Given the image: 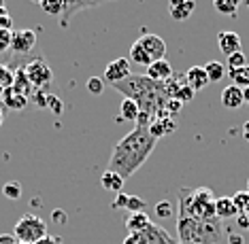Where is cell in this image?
Returning a JSON list of instances; mask_svg holds the SVG:
<instances>
[{
    "label": "cell",
    "mask_w": 249,
    "mask_h": 244,
    "mask_svg": "<svg viewBox=\"0 0 249 244\" xmlns=\"http://www.w3.org/2000/svg\"><path fill=\"white\" fill-rule=\"evenodd\" d=\"M158 140L149 134V128L137 126L130 134L113 146L111 160H109V170L117 172L120 177L126 180L132 177L143 163L149 160V155L154 153Z\"/></svg>",
    "instance_id": "obj_1"
},
{
    "label": "cell",
    "mask_w": 249,
    "mask_h": 244,
    "mask_svg": "<svg viewBox=\"0 0 249 244\" xmlns=\"http://www.w3.org/2000/svg\"><path fill=\"white\" fill-rule=\"evenodd\" d=\"M115 92L124 94V98H130L139 104V109L143 115H147L151 123L160 117H168L164 106L168 102L166 85L151 81L147 75H130L126 81L113 85Z\"/></svg>",
    "instance_id": "obj_2"
},
{
    "label": "cell",
    "mask_w": 249,
    "mask_h": 244,
    "mask_svg": "<svg viewBox=\"0 0 249 244\" xmlns=\"http://www.w3.org/2000/svg\"><path fill=\"white\" fill-rule=\"evenodd\" d=\"M215 194L209 187H183L179 191V214L198 221H215Z\"/></svg>",
    "instance_id": "obj_3"
},
{
    "label": "cell",
    "mask_w": 249,
    "mask_h": 244,
    "mask_svg": "<svg viewBox=\"0 0 249 244\" xmlns=\"http://www.w3.org/2000/svg\"><path fill=\"white\" fill-rule=\"evenodd\" d=\"M179 244H219L224 238V223L215 221H198L188 217H177Z\"/></svg>",
    "instance_id": "obj_4"
},
{
    "label": "cell",
    "mask_w": 249,
    "mask_h": 244,
    "mask_svg": "<svg viewBox=\"0 0 249 244\" xmlns=\"http://www.w3.org/2000/svg\"><path fill=\"white\" fill-rule=\"evenodd\" d=\"M13 236L18 238L19 244H36L38 240H43L47 234V223L38 217V214L26 212L18 223H15Z\"/></svg>",
    "instance_id": "obj_5"
},
{
    "label": "cell",
    "mask_w": 249,
    "mask_h": 244,
    "mask_svg": "<svg viewBox=\"0 0 249 244\" xmlns=\"http://www.w3.org/2000/svg\"><path fill=\"white\" fill-rule=\"evenodd\" d=\"M24 70H26L28 81L32 83V87H35V89H43L45 85L52 83L53 72H52V68H49V64H47V62H45L43 58L32 60L30 64L24 68Z\"/></svg>",
    "instance_id": "obj_6"
},
{
    "label": "cell",
    "mask_w": 249,
    "mask_h": 244,
    "mask_svg": "<svg viewBox=\"0 0 249 244\" xmlns=\"http://www.w3.org/2000/svg\"><path fill=\"white\" fill-rule=\"evenodd\" d=\"M130 75H132V72H130V60L128 58H117V60L109 62L105 68V81L111 83V85L126 81Z\"/></svg>",
    "instance_id": "obj_7"
},
{
    "label": "cell",
    "mask_w": 249,
    "mask_h": 244,
    "mask_svg": "<svg viewBox=\"0 0 249 244\" xmlns=\"http://www.w3.org/2000/svg\"><path fill=\"white\" fill-rule=\"evenodd\" d=\"M139 43H141V47L147 51L151 62L166 58V43H164L158 34H143V36L139 38Z\"/></svg>",
    "instance_id": "obj_8"
},
{
    "label": "cell",
    "mask_w": 249,
    "mask_h": 244,
    "mask_svg": "<svg viewBox=\"0 0 249 244\" xmlns=\"http://www.w3.org/2000/svg\"><path fill=\"white\" fill-rule=\"evenodd\" d=\"M35 43H36V32L35 30H15L13 32V41H11V51H15L18 55H24V53H30L35 49Z\"/></svg>",
    "instance_id": "obj_9"
},
{
    "label": "cell",
    "mask_w": 249,
    "mask_h": 244,
    "mask_svg": "<svg viewBox=\"0 0 249 244\" xmlns=\"http://www.w3.org/2000/svg\"><path fill=\"white\" fill-rule=\"evenodd\" d=\"M139 236V242L137 244H177L173 240L171 236L164 231L160 225H156V223H151L147 229H143Z\"/></svg>",
    "instance_id": "obj_10"
},
{
    "label": "cell",
    "mask_w": 249,
    "mask_h": 244,
    "mask_svg": "<svg viewBox=\"0 0 249 244\" xmlns=\"http://www.w3.org/2000/svg\"><path fill=\"white\" fill-rule=\"evenodd\" d=\"M241 36L236 32H232V30H224V32H219L217 34V47L219 51L226 55V58H230L232 53H239L241 51Z\"/></svg>",
    "instance_id": "obj_11"
},
{
    "label": "cell",
    "mask_w": 249,
    "mask_h": 244,
    "mask_svg": "<svg viewBox=\"0 0 249 244\" xmlns=\"http://www.w3.org/2000/svg\"><path fill=\"white\" fill-rule=\"evenodd\" d=\"M100 2H107V0H64V11H62V17H60L62 28H69L71 17L75 15L77 11H83V9L94 7V4H100Z\"/></svg>",
    "instance_id": "obj_12"
},
{
    "label": "cell",
    "mask_w": 249,
    "mask_h": 244,
    "mask_svg": "<svg viewBox=\"0 0 249 244\" xmlns=\"http://www.w3.org/2000/svg\"><path fill=\"white\" fill-rule=\"evenodd\" d=\"M196 9V0H168V13L175 21L190 19Z\"/></svg>",
    "instance_id": "obj_13"
},
{
    "label": "cell",
    "mask_w": 249,
    "mask_h": 244,
    "mask_svg": "<svg viewBox=\"0 0 249 244\" xmlns=\"http://www.w3.org/2000/svg\"><path fill=\"white\" fill-rule=\"evenodd\" d=\"M219 100H222V106L228 111H239L243 104H245V100H243V89L236 87V85H228V87L222 89V96H219Z\"/></svg>",
    "instance_id": "obj_14"
},
{
    "label": "cell",
    "mask_w": 249,
    "mask_h": 244,
    "mask_svg": "<svg viewBox=\"0 0 249 244\" xmlns=\"http://www.w3.org/2000/svg\"><path fill=\"white\" fill-rule=\"evenodd\" d=\"M147 77H149L151 81L166 83L168 79L173 77V66H171V62H168L166 58H164V60H156V62H151V64L147 66Z\"/></svg>",
    "instance_id": "obj_15"
},
{
    "label": "cell",
    "mask_w": 249,
    "mask_h": 244,
    "mask_svg": "<svg viewBox=\"0 0 249 244\" xmlns=\"http://www.w3.org/2000/svg\"><path fill=\"white\" fill-rule=\"evenodd\" d=\"M183 79L194 92H200V89H205L209 85V77L205 72V66H192L190 70L183 75Z\"/></svg>",
    "instance_id": "obj_16"
},
{
    "label": "cell",
    "mask_w": 249,
    "mask_h": 244,
    "mask_svg": "<svg viewBox=\"0 0 249 244\" xmlns=\"http://www.w3.org/2000/svg\"><path fill=\"white\" fill-rule=\"evenodd\" d=\"M151 225V219L147 212H132L126 217V231L128 234H141Z\"/></svg>",
    "instance_id": "obj_17"
},
{
    "label": "cell",
    "mask_w": 249,
    "mask_h": 244,
    "mask_svg": "<svg viewBox=\"0 0 249 244\" xmlns=\"http://www.w3.org/2000/svg\"><path fill=\"white\" fill-rule=\"evenodd\" d=\"M124 183H126V180H124L117 172H113V170H107V172H103V177H100V185H103V189L109 191V194H113V195L122 194Z\"/></svg>",
    "instance_id": "obj_18"
},
{
    "label": "cell",
    "mask_w": 249,
    "mask_h": 244,
    "mask_svg": "<svg viewBox=\"0 0 249 244\" xmlns=\"http://www.w3.org/2000/svg\"><path fill=\"white\" fill-rule=\"evenodd\" d=\"M175 130H177V126H175V121L171 117H160V119H156V121L149 126V134L154 136L156 140H160L162 136L173 134Z\"/></svg>",
    "instance_id": "obj_19"
},
{
    "label": "cell",
    "mask_w": 249,
    "mask_h": 244,
    "mask_svg": "<svg viewBox=\"0 0 249 244\" xmlns=\"http://www.w3.org/2000/svg\"><path fill=\"white\" fill-rule=\"evenodd\" d=\"M215 214H217L219 221H224V219L239 217V211H236L232 197H217V200H215Z\"/></svg>",
    "instance_id": "obj_20"
},
{
    "label": "cell",
    "mask_w": 249,
    "mask_h": 244,
    "mask_svg": "<svg viewBox=\"0 0 249 244\" xmlns=\"http://www.w3.org/2000/svg\"><path fill=\"white\" fill-rule=\"evenodd\" d=\"M2 100H4V106L11 111H21L24 106L28 104V98L26 96H21L19 92H15L13 87H9V89H4L2 92Z\"/></svg>",
    "instance_id": "obj_21"
},
{
    "label": "cell",
    "mask_w": 249,
    "mask_h": 244,
    "mask_svg": "<svg viewBox=\"0 0 249 244\" xmlns=\"http://www.w3.org/2000/svg\"><path fill=\"white\" fill-rule=\"evenodd\" d=\"M139 104L134 100H130V98H124L122 100V104H120V119H126V121H134L137 123V119H139Z\"/></svg>",
    "instance_id": "obj_22"
},
{
    "label": "cell",
    "mask_w": 249,
    "mask_h": 244,
    "mask_svg": "<svg viewBox=\"0 0 249 244\" xmlns=\"http://www.w3.org/2000/svg\"><path fill=\"white\" fill-rule=\"evenodd\" d=\"M228 77L232 79V85H236V87L241 89L249 87V64L234 68V70H228Z\"/></svg>",
    "instance_id": "obj_23"
},
{
    "label": "cell",
    "mask_w": 249,
    "mask_h": 244,
    "mask_svg": "<svg viewBox=\"0 0 249 244\" xmlns=\"http://www.w3.org/2000/svg\"><path fill=\"white\" fill-rule=\"evenodd\" d=\"M205 72L209 77V83H219L226 77V66L222 64V62H217V60H211L205 66Z\"/></svg>",
    "instance_id": "obj_24"
},
{
    "label": "cell",
    "mask_w": 249,
    "mask_h": 244,
    "mask_svg": "<svg viewBox=\"0 0 249 244\" xmlns=\"http://www.w3.org/2000/svg\"><path fill=\"white\" fill-rule=\"evenodd\" d=\"M243 0H213V9L217 11V13L222 15H236V11H239V4Z\"/></svg>",
    "instance_id": "obj_25"
},
{
    "label": "cell",
    "mask_w": 249,
    "mask_h": 244,
    "mask_svg": "<svg viewBox=\"0 0 249 244\" xmlns=\"http://www.w3.org/2000/svg\"><path fill=\"white\" fill-rule=\"evenodd\" d=\"M130 60L134 62V64H139V66H149L151 64V58L147 55V51L141 47V43L137 41L130 47Z\"/></svg>",
    "instance_id": "obj_26"
},
{
    "label": "cell",
    "mask_w": 249,
    "mask_h": 244,
    "mask_svg": "<svg viewBox=\"0 0 249 244\" xmlns=\"http://www.w3.org/2000/svg\"><path fill=\"white\" fill-rule=\"evenodd\" d=\"M232 202H234L239 214H249V191H236L232 195Z\"/></svg>",
    "instance_id": "obj_27"
},
{
    "label": "cell",
    "mask_w": 249,
    "mask_h": 244,
    "mask_svg": "<svg viewBox=\"0 0 249 244\" xmlns=\"http://www.w3.org/2000/svg\"><path fill=\"white\" fill-rule=\"evenodd\" d=\"M145 208H147V204H145L143 197H139V195H128L124 212H128V214H132V212H145Z\"/></svg>",
    "instance_id": "obj_28"
},
{
    "label": "cell",
    "mask_w": 249,
    "mask_h": 244,
    "mask_svg": "<svg viewBox=\"0 0 249 244\" xmlns=\"http://www.w3.org/2000/svg\"><path fill=\"white\" fill-rule=\"evenodd\" d=\"M13 83H15V72L4 64H0V87L9 89V87H13Z\"/></svg>",
    "instance_id": "obj_29"
},
{
    "label": "cell",
    "mask_w": 249,
    "mask_h": 244,
    "mask_svg": "<svg viewBox=\"0 0 249 244\" xmlns=\"http://www.w3.org/2000/svg\"><path fill=\"white\" fill-rule=\"evenodd\" d=\"M41 7H43V11H47V13H52V15H62V11H64V0H41Z\"/></svg>",
    "instance_id": "obj_30"
},
{
    "label": "cell",
    "mask_w": 249,
    "mask_h": 244,
    "mask_svg": "<svg viewBox=\"0 0 249 244\" xmlns=\"http://www.w3.org/2000/svg\"><path fill=\"white\" fill-rule=\"evenodd\" d=\"M2 191H4V195L9 197V200H19L21 197V185L19 183H4V187H2Z\"/></svg>",
    "instance_id": "obj_31"
},
{
    "label": "cell",
    "mask_w": 249,
    "mask_h": 244,
    "mask_svg": "<svg viewBox=\"0 0 249 244\" xmlns=\"http://www.w3.org/2000/svg\"><path fill=\"white\" fill-rule=\"evenodd\" d=\"M194 94H196V92L190 87L188 83H185V79H183V83H181V87H179V92H177V96H175V98H177L181 104H183V102H190L192 98H194Z\"/></svg>",
    "instance_id": "obj_32"
},
{
    "label": "cell",
    "mask_w": 249,
    "mask_h": 244,
    "mask_svg": "<svg viewBox=\"0 0 249 244\" xmlns=\"http://www.w3.org/2000/svg\"><path fill=\"white\" fill-rule=\"evenodd\" d=\"M86 87H88V92L92 94V96H100V94L105 92V81H103L100 77H92V79L88 81Z\"/></svg>",
    "instance_id": "obj_33"
},
{
    "label": "cell",
    "mask_w": 249,
    "mask_h": 244,
    "mask_svg": "<svg viewBox=\"0 0 249 244\" xmlns=\"http://www.w3.org/2000/svg\"><path fill=\"white\" fill-rule=\"evenodd\" d=\"M11 41H13V30H4L0 28V53L11 49Z\"/></svg>",
    "instance_id": "obj_34"
},
{
    "label": "cell",
    "mask_w": 249,
    "mask_h": 244,
    "mask_svg": "<svg viewBox=\"0 0 249 244\" xmlns=\"http://www.w3.org/2000/svg\"><path fill=\"white\" fill-rule=\"evenodd\" d=\"M247 64V58H245V53L243 51H239V53H232L230 58H228V68L230 70H234V68H241V66H245Z\"/></svg>",
    "instance_id": "obj_35"
},
{
    "label": "cell",
    "mask_w": 249,
    "mask_h": 244,
    "mask_svg": "<svg viewBox=\"0 0 249 244\" xmlns=\"http://www.w3.org/2000/svg\"><path fill=\"white\" fill-rule=\"evenodd\" d=\"M156 214H158L160 219L171 217V214H173V206H171V202H166V200H164V202H158V204H156Z\"/></svg>",
    "instance_id": "obj_36"
},
{
    "label": "cell",
    "mask_w": 249,
    "mask_h": 244,
    "mask_svg": "<svg viewBox=\"0 0 249 244\" xmlns=\"http://www.w3.org/2000/svg\"><path fill=\"white\" fill-rule=\"evenodd\" d=\"M47 109L53 113V115H60L62 109H64V104H62V100L60 98H55L53 94H49L47 96Z\"/></svg>",
    "instance_id": "obj_37"
},
{
    "label": "cell",
    "mask_w": 249,
    "mask_h": 244,
    "mask_svg": "<svg viewBox=\"0 0 249 244\" xmlns=\"http://www.w3.org/2000/svg\"><path fill=\"white\" fill-rule=\"evenodd\" d=\"M126 200H128V194H117V195H113L111 208H113V211H124V208H126Z\"/></svg>",
    "instance_id": "obj_38"
},
{
    "label": "cell",
    "mask_w": 249,
    "mask_h": 244,
    "mask_svg": "<svg viewBox=\"0 0 249 244\" xmlns=\"http://www.w3.org/2000/svg\"><path fill=\"white\" fill-rule=\"evenodd\" d=\"M0 244H19L13 234H0Z\"/></svg>",
    "instance_id": "obj_39"
},
{
    "label": "cell",
    "mask_w": 249,
    "mask_h": 244,
    "mask_svg": "<svg viewBox=\"0 0 249 244\" xmlns=\"http://www.w3.org/2000/svg\"><path fill=\"white\" fill-rule=\"evenodd\" d=\"M236 225H239L241 229H249V217L247 214H239V217H236Z\"/></svg>",
    "instance_id": "obj_40"
},
{
    "label": "cell",
    "mask_w": 249,
    "mask_h": 244,
    "mask_svg": "<svg viewBox=\"0 0 249 244\" xmlns=\"http://www.w3.org/2000/svg\"><path fill=\"white\" fill-rule=\"evenodd\" d=\"M0 28H4V30H11V28H13V19H11L9 15H2V17H0Z\"/></svg>",
    "instance_id": "obj_41"
},
{
    "label": "cell",
    "mask_w": 249,
    "mask_h": 244,
    "mask_svg": "<svg viewBox=\"0 0 249 244\" xmlns=\"http://www.w3.org/2000/svg\"><path fill=\"white\" fill-rule=\"evenodd\" d=\"M36 244H62L60 238H53V236H45L43 240H38Z\"/></svg>",
    "instance_id": "obj_42"
},
{
    "label": "cell",
    "mask_w": 249,
    "mask_h": 244,
    "mask_svg": "<svg viewBox=\"0 0 249 244\" xmlns=\"http://www.w3.org/2000/svg\"><path fill=\"white\" fill-rule=\"evenodd\" d=\"M228 242L230 244H243V236L241 234H230L228 236Z\"/></svg>",
    "instance_id": "obj_43"
},
{
    "label": "cell",
    "mask_w": 249,
    "mask_h": 244,
    "mask_svg": "<svg viewBox=\"0 0 249 244\" xmlns=\"http://www.w3.org/2000/svg\"><path fill=\"white\" fill-rule=\"evenodd\" d=\"M137 242H139V236L137 234H128L126 238H124L122 244H137Z\"/></svg>",
    "instance_id": "obj_44"
},
{
    "label": "cell",
    "mask_w": 249,
    "mask_h": 244,
    "mask_svg": "<svg viewBox=\"0 0 249 244\" xmlns=\"http://www.w3.org/2000/svg\"><path fill=\"white\" fill-rule=\"evenodd\" d=\"M53 221H58V223L62 221V223H64V221H66V214H64V211H53Z\"/></svg>",
    "instance_id": "obj_45"
},
{
    "label": "cell",
    "mask_w": 249,
    "mask_h": 244,
    "mask_svg": "<svg viewBox=\"0 0 249 244\" xmlns=\"http://www.w3.org/2000/svg\"><path fill=\"white\" fill-rule=\"evenodd\" d=\"M243 140L249 145V121H245V126H243Z\"/></svg>",
    "instance_id": "obj_46"
},
{
    "label": "cell",
    "mask_w": 249,
    "mask_h": 244,
    "mask_svg": "<svg viewBox=\"0 0 249 244\" xmlns=\"http://www.w3.org/2000/svg\"><path fill=\"white\" fill-rule=\"evenodd\" d=\"M243 100H245V104L249 106V87L243 89Z\"/></svg>",
    "instance_id": "obj_47"
},
{
    "label": "cell",
    "mask_w": 249,
    "mask_h": 244,
    "mask_svg": "<svg viewBox=\"0 0 249 244\" xmlns=\"http://www.w3.org/2000/svg\"><path fill=\"white\" fill-rule=\"evenodd\" d=\"M32 2H36V4H41V0H32Z\"/></svg>",
    "instance_id": "obj_48"
},
{
    "label": "cell",
    "mask_w": 249,
    "mask_h": 244,
    "mask_svg": "<svg viewBox=\"0 0 249 244\" xmlns=\"http://www.w3.org/2000/svg\"><path fill=\"white\" fill-rule=\"evenodd\" d=\"M243 2H245V4H247V7H249V0H243Z\"/></svg>",
    "instance_id": "obj_49"
},
{
    "label": "cell",
    "mask_w": 249,
    "mask_h": 244,
    "mask_svg": "<svg viewBox=\"0 0 249 244\" xmlns=\"http://www.w3.org/2000/svg\"><path fill=\"white\" fill-rule=\"evenodd\" d=\"M247 191H249V179H247Z\"/></svg>",
    "instance_id": "obj_50"
},
{
    "label": "cell",
    "mask_w": 249,
    "mask_h": 244,
    "mask_svg": "<svg viewBox=\"0 0 249 244\" xmlns=\"http://www.w3.org/2000/svg\"><path fill=\"white\" fill-rule=\"evenodd\" d=\"M247 217H249V214H247Z\"/></svg>",
    "instance_id": "obj_51"
}]
</instances>
